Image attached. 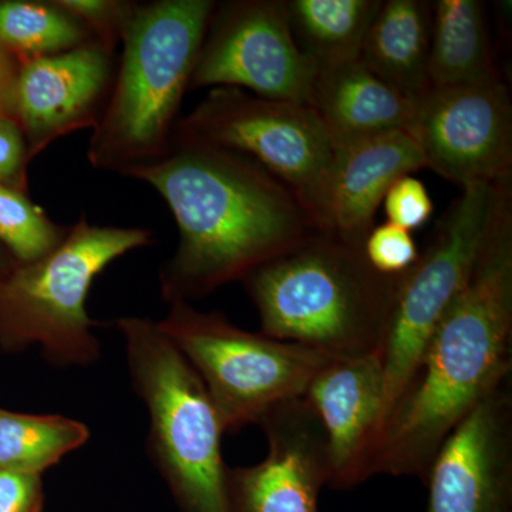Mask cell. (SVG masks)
I'll use <instances>...</instances> for the list:
<instances>
[{
	"instance_id": "1",
	"label": "cell",
	"mask_w": 512,
	"mask_h": 512,
	"mask_svg": "<svg viewBox=\"0 0 512 512\" xmlns=\"http://www.w3.org/2000/svg\"><path fill=\"white\" fill-rule=\"evenodd\" d=\"M173 212L180 242L160 269L168 305L244 281L315 229L295 192L244 154L173 141L163 160L127 174Z\"/></svg>"
},
{
	"instance_id": "2",
	"label": "cell",
	"mask_w": 512,
	"mask_h": 512,
	"mask_svg": "<svg viewBox=\"0 0 512 512\" xmlns=\"http://www.w3.org/2000/svg\"><path fill=\"white\" fill-rule=\"evenodd\" d=\"M512 215L434 330L409 386L384 419L369 477L426 480L451 431L512 370Z\"/></svg>"
},
{
	"instance_id": "3",
	"label": "cell",
	"mask_w": 512,
	"mask_h": 512,
	"mask_svg": "<svg viewBox=\"0 0 512 512\" xmlns=\"http://www.w3.org/2000/svg\"><path fill=\"white\" fill-rule=\"evenodd\" d=\"M399 278L375 271L363 247L313 229L242 284L261 333L343 359L382 350Z\"/></svg>"
},
{
	"instance_id": "4",
	"label": "cell",
	"mask_w": 512,
	"mask_h": 512,
	"mask_svg": "<svg viewBox=\"0 0 512 512\" xmlns=\"http://www.w3.org/2000/svg\"><path fill=\"white\" fill-rule=\"evenodd\" d=\"M215 3L136 2L109 101L87 148L93 168L127 177L167 156Z\"/></svg>"
},
{
	"instance_id": "5",
	"label": "cell",
	"mask_w": 512,
	"mask_h": 512,
	"mask_svg": "<svg viewBox=\"0 0 512 512\" xmlns=\"http://www.w3.org/2000/svg\"><path fill=\"white\" fill-rule=\"evenodd\" d=\"M131 384L146 406L148 450L181 512H232L225 430L210 394L156 320L116 322Z\"/></svg>"
},
{
	"instance_id": "6",
	"label": "cell",
	"mask_w": 512,
	"mask_h": 512,
	"mask_svg": "<svg viewBox=\"0 0 512 512\" xmlns=\"http://www.w3.org/2000/svg\"><path fill=\"white\" fill-rule=\"evenodd\" d=\"M153 239L150 229L90 224L83 212L52 254L0 276V348L37 346L52 365H94L101 349L86 309L94 279Z\"/></svg>"
},
{
	"instance_id": "7",
	"label": "cell",
	"mask_w": 512,
	"mask_h": 512,
	"mask_svg": "<svg viewBox=\"0 0 512 512\" xmlns=\"http://www.w3.org/2000/svg\"><path fill=\"white\" fill-rule=\"evenodd\" d=\"M511 215V183L464 188L437 222L416 264L400 275L380 350L384 376L382 424L409 386L434 330L466 288L491 239Z\"/></svg>"
},
{
	"instance_id": "8",
	"label": "cell",
	"mask_w": 512,
	"mask_h": 512,
	"mask_svg": "<svg viewBox=\"0 0 512 512\" xmlns=\"http://www.w3.org/2000/svg\"><path fill=\"white\" fill-rule=\"evenodd\" d=\"M200 376L227 431L259 424L279 404L305 396L330 357L238 328L220 312L177 302L158 322Z\"/></svg>"
},
{
	"instance_id": "9",
	"label": "cell",
	"mask_w": 512,
	"mask_h": 512,
	"mask_svg": "<svg viewBox=\"0 0 512 512\" xmlns=\"http://www.w3.org/2000/svg\"><path fill=\"white\" fill-rule=\"evenodd\" d=\"M173 141L252 158L295 192L318 229L335 146L308 104L217 87L178 120Z\"/></svg>"
},
{
	"instance_id": "10",
	"label": "cell",
	"mask_w": 512,
	"mask_h": 512,
	"mask_svg": "<svg viewBox=\"0 0 512 512\" xmlns=\"http://www.w3.org/2000/svg\"><path fill=\"white\" fill-rule=\"evenodd\" d=\"M316 72L299 52L284 0L215 3L188 90L235 87L308 104Z\"/></svg>"
},
{
	"instance_id": "11",
	"label": "cell",
	"mask_w": 512,
	"mask_h": 512,
	"mask_svg": "<svg viewBox=\"0 0 512 512\" xmlns=\"http://www.w3.org/2000/svg\"><path fill=\"white\" fill-rule=\"evenodd\" d=\"M407 133L424 167L460 190L512 181V103L503 80L430 89L414 103Z\"/></svg>"
},
{
	"instance_id": "12",
	"label": "cell",
	"mask_w": 512,
	"mask_h": 512,
	"mask_svg": "<svg viewBox=\"0 0 512 512\" xmlns=\"http://www.w3.org/2000/svg\"><path fill=\"white\" fill-rule=\"evenodd\" d=\"M424 481L427 512H511V380L451 431Z\"/></svg>"
},
{
	"instance_id": "13",
	"label": "cell",
	"mask_w": 512,
	"mask_h": 512,
	"mask_svg": "<svg viewBox=\"0 0 512 512\" xmlns=\"http://www.w3.org/2000/svg\"><path fill=\"white\" fill-rule=\"evenodd\" d=\"M116 70V53L96 40L20 63L13 119L22 128L30 160L59 138L97 126Z\"/></svg>"
},
{
	"instance_id": "14",
	"label": "cell",
	"mask_w": 512,
	"mask_h": 512,
	"mask_svg": "<svg viewBox=\"0 0 512 512\" xmlns=\"http://www.w3.org/2000/svg\"><path fill=\"white\" fill-rule=\"evenodd\" d=\"M268 443L261 463L229 468L232 512H318L329 484L325 431L305 397L279 404L259 421Z\"/></svg>"
},
{
	"instance_id": "15",
	"label": "cell",
	"mask_w": 512,
	"mask_h": 512,
	"mask_svg": "<svg viewBox=\"0 0 512 512\" xmlns=\"http://www.w3.org/2000/svg\"><path fill=\"white\" fill-rule=\"evenodd\" d=\"M305 400L325 431L329 487L350 490L369 480V463L384 407L382 353L330 359Z\"/></svg>"
},
{
	"instance_id": "16",
	"label": "cell",
	"mask_w": 512,
	"mask_h": 512,
	"mask_svg": "<svg viewBox=\"0 0 512 512\" xmlns=\"http://www.w3.org/2000/svg\"><path fill=\"white\" fill-rule=\"evenodd\" d=\"M423 168L420 148L406 130L336 147L318 231L363 247L390 185Z\"/></svg>"
},
{
	"instance_id": "17",
	"label": "cell",
	"mask_w": 512,
	"mask_h": 512,
	"mask_svg": "<svg viewBox=\"0 0 512 512\" xmlns=\"http://www.w3.org/2000/svg\"><path fill=\"white\" fill-rule=\"evenodd\" d=\"M414 103L359 62L316 73L308 99L335 148L409 130Z\"/></svg>"
},
{
	"instance_id": "18",
	"label": "cell",
	"mask_w": 512,
	"mask_h": 512,
	"mask_svg": "<svg viewBox=\"0 0 512 512\" xmlns=\"http://www.w3.org/2000/svg\"><path fill=\"white\" fill-rule=\"evenodd\" d=\"M431 2L382 0L363 40L359 62L407 99L429 90Z\"/></svg>"
},
{
	"instance_id": "19",
	"label": "cell",
	"mask_w": 512,
	"mask_h": 512,
	"mask_svg": "<svg viewBox=\"0 0 512 512\" xmlns=\"http://www.w3.org/2000/svg\"><path fill=\"white\" fill-rule=\"evenodd\" d=\"M431 89L501 82L483 3L478 0L431 2L429 55Z\"/></svg>"
},
{
	"instance_id": "20",
	"label": "cell",
	"mask_w": 512,
	"mask_h": 512,
	"mask_svg": "<svg viewBox=\"0 0 512 512\" xmlns=\"http://www.w3.org/2000/svg\"><path fill=\"white\" fill-rule=\"evenodd\" d=\"M299 52L316 73L357 62L382 0H284Z\"/></svg>"
},
{
	"instance_id": "21",
	"label": "cell",
	"mask_w": 512,
	"mask_h": 512,
	"mask_svg": "<svg viewBox=\"0 0 512 512\" xmlns=\"http://www.w3.org/2000/svg\"><path fill=\"white\" fill-rule=\"evenodd\" d=\"M89 437V427L82 421L0 409V470L42 476Z\"/></svg>"
},
{
	"instance_id": "22",
	"label": "cell",
	"mask_w": 512,
	"mask_h": 512,
	"mask_svg": "<svg viewBox=\"0 0 512 512\" xmlns=\"http://www.w3.org/2000/svg\"><path fill=\"white\" fill-rule=\"evenodd\" d=\"M90 30L57 0H0V47L20 63L92 42Z\"/></svg>"
},
{
	"instance_id": "23",
	"label": "cell",
	"mask_w": 512,
	"mask_h": 512,
	"mask_svg": "<svg viewBox=\"0 0 512 512\" xmlns=\"http://www.w3.org/2000/svg\"><path fill=\"white\" fill-rule=\"evenodd\" d=\"M69 227L57 224L28 192L0 185V245L16 264H32L64 241Z\"/></svg>"
},
{
	"instance_id": "24",
	"label": "cell",
	"mask_w": 512,
	"mask_h": 512,
	"mask_svg": "<svg viewBox=\"0 0 512 512\" xmlns=\"http://www.w3.org/2000/svg\"><path fill=\"white\" fill-rule=\"evenodd\" d=\"M363 254L379 274L399 276L416 264L420 251L412 232L392 222H384L370 229L363 244Z\"/></svg>"
},
{
	"instance_id": "25",
	"label": "cell",
	"mask_w": 512,
	"mask_h": 512,
	"mask_svg": "<svg viewBox=\"0 0 512 512\" xmlns=\"http://www.w3.org/2000/svg\"><path fill=\"white\" fill-rule=\"evenodd\" d=\"M76 16L100 45L116 53L136 2L123 0H57Z\"/></svg>"
},
{
	"instance_id": "26",
	"label": "cell",
	"mask_w": 512,
	"mask_h": 512,
	"mask_svg": "<svg viewBox=\"0 0 512 512\" xmlns=\"http://www.w3.org/2000/svg\"><path fill=\"white\" fill-rule=\"evenodd\" d=\"M382 205L387 222L410 232L426 225L434 212L426 185L414 174L397 178L384 195Z\"/></svg>"
},
{
	"instance_id": "27",
	"label": "cell",
	"mask_w": 512,
	"mask_h": 512,
	"mask_svg": "<svg viewBox=\"0 0 512 512\" xmlns=\"http://www.w3.org/2000/svg\"><path fill=\"white\" fill-rule=\"evenodd\" d=\"M28 144L22 128L9 117H0V185L28 192Z\"/></svg>"
},
{
	"instance_id": "28",
	"label": "cell",
	"mask_w": 512,
	"mask_h": 512,
	"mask_svg": "<svg viewBox=\"0 0 512 512\" xmlns=\"http://www.w3.org/2000/svg\"><path fill=\"white\" fill-rule=\"evenodd\" d=\"M42 476L0 470V512H42Z\"/></svg>"
},
{
	"instance_id": "29",
	"label": "cell",
	"mask_w": 512,
	"mask_h": 512,
	"mask_svg": "<svg viewBox=\"0 0 512 512\" xmlns=\"http://www.w3.org/2000/svg\"><path fill=\"white\" fill-rule=\"evenodd\" d=\"M19 67V60L0 47V117L13 119V92Z\"/></svg>"
},
{
	"instance_id": "30",
	"label": "cell",
	"mask_w": 512,
	"mask_h": 512,
	"mask_svg": "<svg viewBox=\"0 0 512 512\" xmlns=\"http://www.w3.org/2000/svg\"><path fill=\"white\" fill-rule=\"evenodd\" d=\"M15 265V259L0 245V276L5 275L6 272H9Z\"/></svg>"
}]
</instances>
